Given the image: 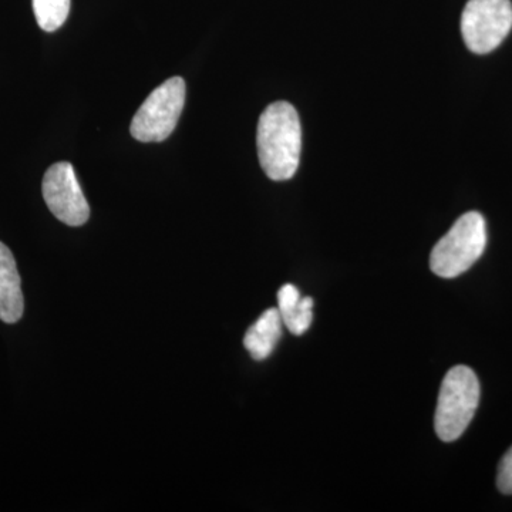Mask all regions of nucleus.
Listing matches in <instances>:
<instances>
[{
	"label": "nucleus",
	"instance_id": "obj_3",
	"mask_svg": "<svg viewBox=\"0 0 512 512\" xmlns=\"http://www.w3.org/2000/svg\"><path fill=\"white\" fill-rule=\"evenodd\" d=\"M485 247L487 227L483 215L476 211L467 212L431 251V271L441 278H456L476 264Z\"/></svg>",
	"mask_w": 512,
	"mask_h": 512
},
{
	"label": "nucleus",
	"instance_id": "obj_7",
	"mask_svg": "<svg viewBox=\"0 0 512 512\" xmlns=\"http://www.w3.org/2000/svg\"><path fill=\"white\" fill-rule=\"evenodd\" d=\"M23 311L25 299L15 256L0 242V320L12 325L22 319Z\"/></svg>",
	"mask_w": 512,
	"mask_h": 512
},
{
	"label": "nucleus",
	"instance_id": "obj_11",
	"mask_svg": "<svg viewBox=\"0 0 512 512\" xmlns=\"http://www.w3.org/2000/svg\"><path fill=\"white\" fill-rule=\"evenodd\" d=\"M497 485L501 493L512 494V447L505 453L498 466Z\"/></svg>",
	"mask_w": 512,
	"mask_h": 512
},
{
	"label": "nucleus",
	"instance_id": "obj_6",
	"mask_svg": "<svg viewBox=\"0 0 512 512\" xmlns=\"http://www.w3.org/2000/svg\"><path fill=\"white\" fill-rule=\"evenodd\" d=\"M42 191L50 212L63 224L82 227L89 220V202L72 164L62 161L49 167L43 177Z\"/></svg>",
	"mask_w": 512,
	"mask_h": 512
},
{
	"label": "nucleus",
	"instance_id": "obj_4",
	"mask_svg": "<svg viewBox=\"0 0 512 512\" xmlns=\"http://www.w3.org/2000/svg\"><path fill=\"white\" fill-rule=\"evenodd\" d=\"M184 79L171 77L157 87L131 121V136L141 143H161L173 134L185 103Z\"/></svg>",
	"mask_w": 512,
	"mask_h": 512
},
{
	"label": "nucleus",
	"instance_id": "obj_5",
	"mask_svg": "<svg viewBox=\"0 0 512 512\" xmlns=\"http://www.w3.org/2000/svg\"><path fill=\"white\" fill-rule=\"evenodd\" d=\"M511 29V0H468L461 15L464 43L477 55L497 49Z\"/></svg>",
	"mask_w": 512,
	"mask_h": 512
},
{
	"label": "nucleus",
	"instance_id": "obj_2",
	"mask_svg": "<svg viewBox=\"0 0 512 512\" xmlns=\"http://www.w3.org/2000/svg\"><path fill=\"white\" fill-rule=\"evenodd\" d=\"M480 403V382L470 367L448 370L441 383L434 427L441 441L451 443L463 436Z\"/></svg>",
	"mask_w": 512,
	"mask_h": 512
},
{
	"label": "nucleus",
	"instance_id": "obj_9",
	"mask_svg": "<svg viewBox=\"0 0 512 512\" xmlns=\"http://www.w3.org/2000/svg\"><path fill=\"white\" fill-rule=\"evenodd\" d=\"M278 309L282 322L293 335L301 336L311 328L313 299L311 296L302 298L296 286L288 284L279 289Z\"/></svg>",
	"mask_w": 512,
	"mask_h": 512
},
{
	"label": "nucleus",
	"instance_id": "obj_1",
	"mask_svg": "<svg viewBox=\"0 0 512 512\" xmlns=\"http://www.w3.org/2000/svg\"><path fill=\"white\" fill-rule=\"evenodd\" d=\"M256 146L262 170L271 180H291L302 150L301 120L292 104L276 101L266 107L259 117Z\"/></svg>",
	"mask_w": 512,
	"mask_h": 512
},
{
	"label": "nucleus",
	"instance_id": "obj_8",
	"mask_svg": "<svg viewBox=\"0 0 512 512\" xmlns=\"http://www.w3.org/2000/svg\"><path fill=\"white\" fill-rule=\"evenodd\" d=\"M281 313L279 309H268L247 330L244 338L245 349L255 360H265L274 352L282 336Z\"/></svg>",
	"mask_w": 512,
	"mask_h": 512
},
{
	"label": "nucleus",
	"instance_id": "obj_10",
	"mask_svg": "<svg viewBox=\"0 0 512 512\" xmlns=\"http://www.w3.org/2000/svg\"><path fill=\"white\" fill-rule=\"evenodd\" d=\"M37 25L45 32H56L69 18L70 0H33Z\"/></svg>",
	"mask_w": 512,
	"mask_h": 512
}]
</instances>
